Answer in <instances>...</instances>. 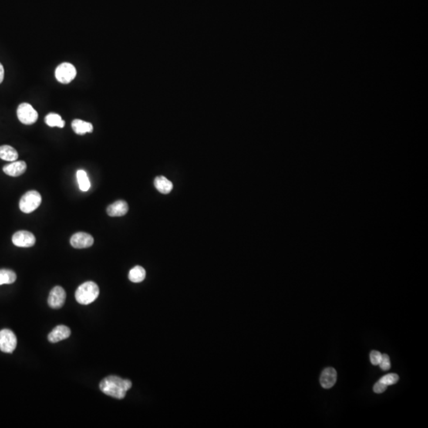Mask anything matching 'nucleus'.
Segmentation results:
<instances>
[{
	"mask_svg": "<svg viewBox=\"0 0 428 428\" xmlns=\"http://www.w3.org/2000/svg\"><path fill=\"white\" fill-rule=\"evenodd\" d=\"M72 128L76 134L84 135L93 132V125L90 122H84L80 119H75L72 122Z\"/></svg>",
	"mask_w": 428,
	"mask_h": 428,
	"instance_id": "4468645a",
	"label": "nucleus"
},
{
	"mask_svg": "<svg viewBox=\"0 0 428 428\" xmlns=\"http://www.w3.org/2000/svg\"><path fill=\"white\" fill-rule=\"evenodd\" d=\"M66 293L61 287H55L51 291L48 298L49 306L52 308H60L65 305Z\"/></svg>",
	"mask_w": 428,
	"mask_h": 428,
	"instance_id": "6e6552de",
	"label": "nucleus"
},
{
	"mask_svg": "<svg viewBox=\"0 0 428 428\" xmlns=\"http://www.w3.org/2000/svg\"><path fill=\"white\" fill-rule=\"evenodd\" d=\"M70 243L72 247L78 249L88 248L93 245L94 238L87 233H76L71 237Z\"/></svg>",
	"mask_w": 428,
	"mask_h": 428,
	"instance_id": "1a4fd4ad",
	"label": "nucleus"
},
{
	"mask_svg": "<svg viewBox=\"0 0 428 428\" xmlns=\"http://www.w3.org/2000/svg\"><path fill=\"white\" fill-rule=\"evenodd\" d=\"M388 385H385V384L382 383V382H378L375 385H374V391H375L376 393H382V392H385L387 389Z\"/></svg>",
	"mask_w": 428,
	"mask_h": 428,
	"instance_id": "b1692460",
	"label": "nucleus"
},
{
	"mask_svg": "<svg viewBox=\"0 0 428 428\" xmlns=\"http://www.w3.org/2000/svg\"><path fill=\"white\" fill-rule=\"evenodd\" d=\"M41 201L42 197L38 191L30 190L20 199V210L24 213H32L39 207Z\"/></svg>",
	"mask_w": 428,
	"mask_h": 428,
	"instance_id": "7ed1b4c3",
	"label": "nucleus"
},
{
	"mask_svg": "<svg viewBox=\"0 0 428 428\" xmlns=\"http://www.w3.org/2000/svg\"><path fill=\"white\" fill-rule=\"evenodd\" d=\"M146 277V271L143 267L140 266H136L130 270L129 273V279L132 282H141L145 280Z\"/></svg>",
	"mask_w": 428,
	"mask_h": 428,
	"instance_id": "f3484780",
	"label": "nucleus"
},
{
	"mask_svg": "<svg viewBox=\"0 0 428 428\" xmlns=\"http://www.w3.org/2000/svg\"><path fill=\"white\" fill-rule=\"evenodd\" d=\"M45 123L50 127L64 128L65 122L58 113H50L45 117Z\"/></svg>",
	"mask_w": 428,
	"mask_h": 428,
	"instance_id": "a211bd4d",
	"label": "nucleus"
},
{
	"mask_svg": "<svg viewBox=\"0 0 428 428\" xmlns=\"http://www.w3.org/2000/svg\"><path fill=\"white\" fill-rule=\"evenodd\" d=\"M76 73V69L73 65L70 63H63L56 68L55 76L58 82L63 84H68L75 79Z\"/></svg>",
	"mask_w": 428,
	"mask_h": 428,
	"instance_id": "39448f33",
	"label": "nucleus"
},
{
	"mask_svg": "<svg viewBox=\"0 0 428 428\" xmlns=\"http://www.w3.org/2000/svg\"><path fill=\"white\" fill-rule=\"evenodd\" d=\"M17 347L16 335L11 330L0 331V350L5 353H12Z\"/></svg>",
	"mask_w": 428,
	"mask_h": 428,
	"instance_id": "423d86ee",
	"label": "nucleus"
},
{
	"mask_svg": "<svg viewBox=\"0 0 428 428\" xmlns=\"http://www.w3.org/2000/svg\"><path fill=\"white\" fill-rule=\"evenodd\" d=\"M13 244L19 247H31L36 243V238L31 232L18 231L13 235Z\"/></svg>",
	"mask_w": 428,
	"mask_h": 428,
	"instance_id": "0eeeda50",
	"label": "nucleus"
},
{
	"mask_svg": "<svg viewBox=\"0 0 428 428\" xmlns=\"http://www.w3.org/2000/svg\"><path fill=\"white\" fill-rule=\"evenodd\" d=\"M18 158L16 149L10 146H0V159L5 161H16Z\"/></svg>",
	"mask_w": 428,
	"mask_h": 428,
	"instance_id": "dca6fc26",
	"label": "nucleus"
},
{
	"mask_svg": "<svg viewBox=\"0 0 428 428\" xmlns=\"http://www.w3.org/2000/svg\"><path fill=\"white\" fill-rule=\"evenodd\" d=\"M131 387L132 382L129 380L122 379L117 376L107 377L102 380L99 385V388L103 393L119 400L123 399Z\"/></svg>",
	"mask_w": 428,
	"mask_h": 428,
	"instance_id": "f257e3e1",
	"label": "nucleus"
},
{
	"mask_svg": "<svg viewBox=\"0 0 428 428\" xmlns=\"http://www.w3.org/2000/svg\"><path fill=\"white\" fill-rule=\"evenodd\" d=\"M27 166L25 162L24 161H14L12 163H9L4 166V173L8 176H11V177H18V176H22L25 173L26 170Z\"/></svg>",
	"mask_w": 428,
	"mask_h": 428,
	"instance_id": "9d476101",
	"label": "nucleus"
},
{
	"mask_svg": "<svg viewBox=\"0 0 428 428\" xmlns=\"http://www.w3.org/2000/svg\"><path fill=\"white\" fill-rule=\"evenodd\" d=\"M382 354L380 353L379 351H372L370 352V362L373 365H379L380 362L382 360Z\"/></svg>",
	"mask_w": 428,
	"mask_h": 428,
	"instance_id": "5701e85b",
	"label": "nucleus"
},
{
	"mask_svg": "<svg viewBox=\"0 0 428 428\" xmlns=\"http://www.w3.org/2000/svg\"><path fill=\"white\" fill-rule=\"evenodd\" d=\"M129 211V206L127 203L122 200L115 202L113 204L109 205L106 209L108 215L109 217H122L126 215Z\"/></svg>",
	"mask_w": 428,
	"mask_h": 428,
	"instance_id": "f8f14e48",
	"label": "nucleus"
},
{
	"mask_svg": "<svg viewBox=\"0 0 428 428\" xmlns=\"http://www.w3.org/2000/svg\"><path fill=\"white\" fill-rule=\"evenodd\" d=\"M99 288L94 281L82 283L75 291V299L81 305H89L97 299Z\"/></svg>",
	"mask_w": 428,
	"mask_h": 428,
	"instance_id": "f03ea898",
	"label": "nucleus"
},
{
	"mask_svg": "<svg viewBox=\"0 0 428 428\" xmlns=\"http://www.w3.org/2000/svg\"><path fill=\"white\" fill-rule=\"evenodd\" d=\"M399 380V377L396 374H389V375H385L379 380L380 382L385 384L386 385H394Z\"/></svg>",
	"mask_w": 428,
	"mask_h": 428,
	"instance_id": "412c9836",
	"label": "nucleus"
},
{
	"mask_svg": "<svg viewBox=\"0 0 428 428\" xmlns=\"http://www.w3.org/2000/svg\"><path fill=\"white\" fill-rule=\"evenodd\" d=\"M337 380V373L334 368L328 367L323 370L320 382L324 389H331L333 387Z\"/></svg>",
	"mask_w": 428,
	"mask_h": 428,
	"instance_id": "9b49d317",
	"label": "nucleus"
},
{
	"mask_svg": "<svg viewBox=\"0 0 428 428\" xmlns=\"http://www.w3.org/2000/svg\"><path fill=\"white\" fill-rule=\"evenodd\" d=\"M16 279L17 275L14 271L8 269H0V286L12 284Z\"/></svg>",
	"mask_w": 428,
	"mask_h": 428,
	"instance_id": "6ab92c4d",
	"label": "nucleus"
},
{
	"mask_svg": "<svg viewBox=\"0 0 428 428\" xmlns=\"http://www.w3.org/2000/svg\"><path fill=\"white\" fill-rule=\"evenodd\" d=\"M71 330L65 325H58L49 333L48 339L51 343H58L70 336Z\"/></svg>",
	"mask_w": 428,
	"mask_h": 428,
	"instance_id": "ddd939ff",
	"label": "nucleus"
},
{
	"mask_svg": "<svg viewBox=\"0 0 428 428\" xmlns=\"http://www.w3.org/2000/svg\"><path fill=\"white\" fill-rule=\"evenodd\" d=\"M17 116L20 122L27 126L35 123L38 119V112L31 104L25 102L18 106Z\"/></svg>",
	"mask_w": 428,
	"mask_h": 428,
	"instance_id": "20e7f679",
	"label": "nucleus"
},
{
	"mask_svg": "<svg viewBox=\"0 0 428 428\" xmlns=\"http://www.w3.org/2000/svg\"><path fill=\"white\" fill-rule=\"evenodd\" d=\"M4 79V68L2 64L0 63V83H2Z\"/></svg>",
	"mask_w": 428,
	"mask_h": 428,
	"instance_id": "393cba45",
	"label": "nucleus"
},
{
	"mask_svg": "<svg viewBox=\"0 0 428 428\" xmlns=\"http://www.w3.org/2000/svg\"><path fill=\"white\" fill-rule=\"evenodd\" d=\"M154 186L163 194H169L173 189V183L164 176H157L154 180Z\"/></svg>",
	"mask_w": 428,
	"mask_h": 428,
	"instance_id": "2eb2a0df",
	"label": "nucleus"
},
{
	"mask_svg": "<svg viewBox=\"0 0 428 428\" xmlns=\"http://www.w3.org/2000/svg\"><path fill=\"white\" fill-rule=\"evenodd\" d=\"M379 365L382 370H389L390 369L391 364L389 355L386 354L382 355V360L380 362Z\"/></svg>",
	"mask_w": 428,
	"mask_h": 428,
	"instance_id": "4be33fe9",
	"label": "nucleus"
},
{
	"mask_svg": "<svg viewBox=\"0 0 428 428\" xmlns=\"http://www.w3.org/2000/svg\"><path fill=\"white\" fill-rule=\"evenodd\" d=\"M76 177L79 189L83 192L88 191L91 187V183L87 172L84 170H79L76 173Z\"/></svg>",
	"mask_w": 428,
	"mask_h": 428,
	"instance_id": "aec40b11",
	"label": "nucleus"
}]
</instances>
